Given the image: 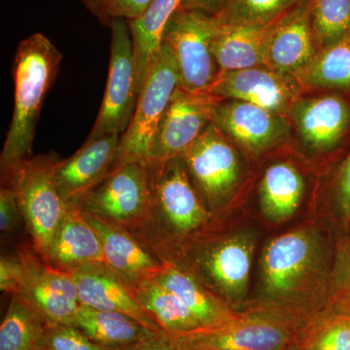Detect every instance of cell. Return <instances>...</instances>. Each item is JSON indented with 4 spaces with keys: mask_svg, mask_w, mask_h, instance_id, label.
Wrapping results in <instances>:
<instances>
[{
    "mask_svg": "<svg viewBox=\"0 0 350 350\" xmlns=\"http://www.w3.org/2000/svg\"><path fill=\"white\" fill-rule=\"evenodd\" d=\"M150 207L135 234L163 264L174 262L182 248L213 221L186 169L182 157L149 162Z\"/></svg>",
    "mask_w": 350,
    "mask_h": 350,
    "instance_id": "obj_1",
    "label": "cell"
},
{
    "mask_svg": "<svg viewBox=\"0 0 350 350\" xmlns=\"http://www.w3.org/2000/svg\"><path fill=\"white\" fill-rule=\"evenodd\" d=\"M63 55L47 36L21 41L13 61L14 111L1 155L2 172L32 155L41 108L59 75Z\"/></svg>",
    "mask_w": 350,
    "mask_h": 350,
    "instance_id": "obj_2",
    "label": "cell"
},
{
    "mask_svg": "<svg viewBox=\"0 0 350 350\" xmlns=\"http://www.w3.org/2000/svg\"><path fill=\"white\" fill-rule=\"evenodd\" d=\"M211 224L182 248L174 264L234 308L247 293L255 239L250 232L217 236Z\"/></svg>",
    "mask_w": 350,
    "mask_h": 350,
    "instance_id": "obj_3",
    "label": "cell"
},
{
    "mask_svg": "<svg viewBox=\"0 0 350 350\" xmlns=\"http://www.w3.org/2000/svg\"><path fill=\"white\" fill-rule=\"evenodd\" d=\"M61 159L56 152L31 156L1 174L2 185L15 193L31 245L42 258L66 211L55 183Z\"/></svg>",
    "mask_w": 350,
    "mask_h": 350,
    "instance_id": "obj_4",
    "label": "cell"
},
{
    "mask_svg": "<svg viewBox=\"0 0 350 350\" xmlns=\"http://www.w3.org/2000/svg\"><path fill=\"white\" fill-rule=\"evenodd\" d=\"M261 266L262 291L276 303L295 300L317 278L324 282L328 273L324 244L308 230L271 239L262 252Z\"/></svg>",
    "mask_w": 350,
    "mask_h": 350,
    "instance_id": "obj_5",
    "label": "cell"
},
{
    "mask_svg": "<svg viewBox=\"0 0 350 350\" xmlns=\"http://www.w3.org/2000/svg\"><path fill=\"white\" fill-rule=\"evenodd\" d=\"M179 84V71L174 52L163 42L145 75L130 126L120 140L113 169L129 162L148 163L157 126Z\"/></svg>",
    "mask_w": 350,
    "mask_h": 350,
    "instance_id": "obj_6",
    "label": "cell"
},
{
    "mask_svg": "<svg viewBox=\"0 0 350 350\" xmlns=\"http://www.w3.org/2000/svg\"><path fill=\"white\" fill-rule=\"evenodd\" d=\"M217 25L216 16L178 8L165 27L163 42L174 52L185 91L208 93L220 75L211 48Z\"/></svg>",
    "mask_w": 350,
    "mask_h": 350,
    "instance_id": "obj_7",
    "label": "cell"
},
{
    "mask_svg": "<svg viewBox=\"0 0 350 350\" xmlns=\"http://www.w3.org/2000/svg\"><path fill=\"white\" fill-rule=\"evenodd\" d=\"M76 207L137 234L144 228L150 207L148 163L129 162L114 167Z\"/></svg>",
    "mask_w": 350,
    "mask_h": 350,
    "instance_id": "obj_8",
    "label": "cell"
},
{
    "mask_svg": "<svg viewBox=\"0 0 350 350\" xmlns=\"http://www.w3.org/2000/svg\"><path fill=\"white\" fill-rule=\"evenodd\" d=\"M109 69L100 111L88 140L108 135H123L137 107L138 87L130 27L126 21L110 25Z\"/></svg>",
    "mask_w": 350,
    "mask_h": 350,
    "instance_id": "obj_9",
    "label": "cell"
},
{
    "mask_svg": "<svg viewBox=\"0 0 350 350\" xmlns=\"http://www.w3.org/2000/svg\"><path fill=\"white\" fill-rule=\"evenodd\" d=\"M181 157L200 199L214 215L231 199L239 180L241 167L231 140L213 123Z\"/></svg>",
    "mask_w": 350,
    "mask_h": 350,
    "instance_id": "obj_10",
    "label": "cell"
},
{
    "mask_svg": "<svg viewBox=\"0 0 350 350\" xmlns=\"http://www.w3.org/2000/svg\"><path fill=\"white\" fill-rule=\"evenodd\" d=\"M174 336L181 350H290L294 330L284 317L247 313L213 328Z\"/></svg>",
    "mask_w": 350,
    "mask_h": 350,
    "instance_id": "obj_11",
    "label": "cell"
},
{
    "mask_svg": "<svg viewBox=\"0 0 350 350\" xmlns=\"http://www.w3.org/2000/svg\"><path fill=\"white\" fill-rule=\"evenodd\" d=\"M221 98L208 93H191L179 87L157 126L149 162H163L182 156L213 124Z\"/></svg>",
    "mask_w": 350,
    "mask_h": 350,
    "instance_id": "obj_12",
    "label": "cell"
},
{
    "mask_svg": "<svg viewBox=\"0 0 350 350\" xmlns=\"http://www.w3.org/2000/svg\"><path fill=\"white\" fill-rule=\"evenodd\" d=\"M287 117L310 150L334 151L350 135V98L338 93L300 96Z\"/></svg>",
    "mask_w": 350,
    "mask_h": 350,
    "instance_id": "obj_13",
    "label": "cell"
},
{
    "mask_svg": "<svg viewBox=\"0 0 350 350\" xmlns=\"http://www.w3.org/2000/svg\"><path fill=\"white\" fill-rule=\"evenodd\" d=\"M213 123L230 140L253 154L284 144L291 133V123L285 115L236 100L221 98L214 108Z\"/></svg>",
    "mask_w": 350,
    "mask_h": 350,
    "instance_id": "obj_14",
    "label": "cell"
},
{
    "mask_svg": "<svg viewBox=\"0 0 350 350\" xmlns=\"http://www.w3.org/2000/svg\"><path fill=\"white\" fill-rule=\"evenodd\" d=\"M301 87L294 76L262 66L220 72L208 94L224 100L245 101L287 116L300 96Z\"/></svg>",
    "mask_w": 350,
    "mask_h": 350,
    "instance_id": "obj_15",
    "label": "cell"
},
{
    "mask_svg": "<svg viewBox=\"0 0 350 350\" xmlns=\"http://www.w3.org/2000/svg\"><path fill=\"white\" fill-rule=\"evenodd\" d=\"M121 135L86 140L79 150L61 159L55 170V183L66 207L77 206L113 170Z\"/></svg>",
    "mask_w": 350,
    "mask_h": 350,
    "instance_id": "obj_16",
    "label": "cell"
},
{
    "mask_svg": "<svg viewBox=\"0 0 350 350\" xmlns=\"http://www.w3.org/2000/svg\"><path fill=\"white\" fill-rule=\"evenodd\" d=\"M83 214L100 236L105 264L131 293L142 283L154 280L165 268V264L152 254L133 232Z\"/></svg>",
    "mask_w": 350,
    "mask_h": 350,
    "instance_id": "obj_17",
    "label": "cell"
},
{
    "mask_svg": "<svg viewBox=\"0 0 350 350\" xmlns=\"http://www.w3.org/2000/svg\"><path fill=\"white\" fill-rule=\"evenodd\" d=\"M319 52L310 23V0L273 24L267 39V68L296 76Z\"/></svg>",
    "mask_w": 350,
    "mask_h": 350,
    "instance_id": "obj_18",
    "label": "cell"
},
{
    "mask_svg": "<svg viewBox=\"0 0 350 350\" xmlns=\"http://www.w3.org/2000/svg\"><path fill=\"white\" fill-rule=\"evenodd\" d=\"M77 285L81 305L129 315L154 332L162 327L140 305L135 295L105 262H94L70 273Z\"/></svg>",
    "mask_w": 350,
    "mask_h": 350,
    "instance_id": "obj_19",
    "label": "cell"
},
{
    "mask_svg": "<svg viewBox=\"0 0 350 350\" xmlns=\"http://www.w3.org/2000/svg\"><path fill=\"white\" fill-rule=\"evenodd\" d=\"M42 259L50 266L69 273L87 265L105 262L100 236L78 207H66Z\"/></svg>",
    "mask_w": 350,
    "mask_h": 350,
    "instance_id": "obj_20",
    "label": "cell"
},
{
    "mask_svg": "<svg viewBox=\"0 0 350 350\" xmlns=\"http://www.w3.org/2000/svg\"><path fill=\"white\" fill-rule=\"evenodd\" d=\"M273 24L236 25L218 21L211 48L221 72L265 66V48Z\"/></svg>",
    "mask_w": 350,
    "mask_h": 350,
    "instance_id": "obj_21",
    "label": "cell"
},
{
    "mask_svg": "<svg viewBox=\"0 0 350 350\" xmlns=\"http://www.w3.org/2000/svg\"><path fill=\"white\" fill-rule=\"evenodd\" d=\"M154 280L187 306L199 320L202 328L222 325L239 314L229 304L174 262L165 264Z\"/></svg>",
    "mask_w": 350,
    "mask_h": 350,
    "instance_id": "obj_22",
    "label": "cell"
},
{
    "mask_svg": "<svg viewBox=\"0 0 350 350\" xmlns=\"http://www.w3.org/2000/svg\"><path fill=\"white\" fill-rule=\"evenodd\" d=\"M73 325L103 347L123 350L160 332L147 328L137 320L116 312L80 305Z\"/></svg>",
    "mask_w": 350,
    "mask_h": 350,
    "instance_id": "obj_23",
    "label": "cell"
},
{
    "mask_svg": "<svg viewBox=\"0 0 350 350\" xmlns=\"http://www.w3.org/2000/svg\"><path fill=\"white\" fill-rule=\"evenodd\" d=\"M180 3L181 0H152L139 17L128 22L133 39L138 94L154 57L162 47L165 27Z\"/></svg>",
    "mask_w": 350,
    "mask_h": 350,
    "instance_id": "obj_24",
    "label": "cell"
},
{
    "mask_svg": "<svg viewBox=\"0 0 350 350\" xmlns=\"http://www.w3.org/2000/svg\"><path fill=\"white\" fill-rule=\"evenodd\" d=\"M305 192V181L298 170L288 163H278L265 172L260 186L262 213L271 222L282 223L298 211Z\"/></svg>",
    "mask_w": 350,
    "mask_h": 350,
    "instance_id": "obj_25",
    "label": "cell"
},
{
    "mask_svg": "<svg viewBox=\"0 0 350 350\" xmlns=\"http://www.w3.org/2000/svg\"><path fill=\"white\" fill-rule=\"evenodd\" d=\"M133 294L167 333L179 335L202 329L187 306L155 280L142 283Z\"/></svg>",
    "mask_w": 350,
    "mask_h": 350,
    "instance_id": "obj_26",
    "label": "cell"
},
{
    "mask_svg": "<svg viewBox=\"0 0 350 350\" xmlns=\"http://www.w3.org/2000/svg\"><path fill=\"white\" fill-rule=\"evenodd\" d=\"M295 77L301 86L350 93V36L319 51Z\"/></svg>",
    "mask_w": 350,
    "mask_h": 350,
    "instance_id": "obj_27",
    "label": "cell"
},
{
    "mask_svg": "<svg viewBox=\"0 0 350 350\" xmlns=\"http://www.w3.org/2000/svg\"><path fill=\"white\" fill-rule=\"evenodd\" d=\"M25 275L19 295L46 320L48 324H72L81 304L57 293L18 251Z\"/></svg>",
    "mask_w": 350,
    "mask_h": 350,
    "instance_id": "obj_28",
    "label": "cell"
},
{
    "mask_svg": "<svg viewBox=\"0 0 350 350\" xmlns=\"http://www.w3.org/2000/svg\"><path fill=\"white\" fill-rule=\"evenodd\" d=\"M47 324L24 297L12 295L0 326V350H36Z\"/></svg>",
    "mask_w": 350,
    "mask_h": 350,
    "instance_id": "obj_29",
    "label": "cell"
},
{
    "mask_svg": "<svg viewBox=\"0 0 350 350\" xmlns=\"http://www.w3.org/2000/svg\"><path fill=\"white\" fill-rule=\"evenodd\" d=\"M300 350H350V308L335 303L306 331Z\"/></svg>",
    "mask_w": 350,
    "mask_h": 350,
    "instance_id": "obj_30",
    "label": "cell"
},
{
    "mask_svg": "<svg viewBox=\"0 0 350 350\" xmlns=\"http://www.w3.org/2000/svg\"><path fill=\"white\" fill-rule=\"evenodd\" d=\"M305 0H228L216 17L226 25H268L292 12Z\"/></svg>",
    "mask_w": 350,
    "mask_h": 350,
    "instance_id": "obj_31",
    "label": "cell"
},
{
    "mask_svg": "<svg viewBox=\"0 0 350 350\" xmlns=\"http://www.w3.org/2000/svg\"><path fill=\"white\" fill-rule=\"evenodd\" d=\"M310 6L319 51L350 36V0H310Z\"/></svg>",
    "mask_w": 350,
    "mask_h": 350,
    "instance_id": "obj_32",
    "label": "cell"
},
{
    "mask_svg": "<svg viewBox=\"0 0 350 350\" xmlns=\"http://www.w3.org/2000/svg\"><path fill=\"white\" fill-rule=\"evenodd\" d=\"M36 350H118L96 344L72 324H47Z\"/></svg>",
    "mask_w": 350,
    "mask_h": 350,
    "instance_id": "obj_33",
    "label": "cell"
},
{
    "mask_svg": "<svg viewBox=\"0 0 350 350\" xmlns=\"http://www.w3.org/2000/svg\"><path fill=\"white\" fill-rule=\"evenodd\" d=\"M100 24L110 27L115 21L130 22L144 12L152 0H80Z\"/></svg>",
    "mask_w": 350,
    "mask_h": 350,
    "instance_id": "obj_34",
    "label": "cell"
},
{
    "mask_svg": "<svg viewBox=\"0 0 350 350\" xmlns=\"http://www.w3.org/2000/svg\"><path fill=\"white\" fill-rule=\"evenodd\" d=\"M332 282L336 303L350 306V229L338 244L332 269Z\"/></svg>",
    "mask_w": 350,
    "mask_h": 350,
    "instance_id": "obj_35",
    "label": "cell"
},
{
    "mask_svg": "<svg viewBox=\"0 0 350 350\" xmlns=\"http://www.w3.org/2000/svg\"><path fill=\"white\" fill-rule=\"evenodd\" d=\"M333 193L338 222L347 232L350 229V150L338 170Z\"/></svg>",
    "mask_w": 350,
    "mask_h": 350,
    "instance_id": "obj_36",
    "label": "cell"
},
{
    "mask_svg": "<svg viewBox=\"0 0 350 350\" xmlns=\"http://www.w3.org/2000/svg\"><path fill=\"white\" fill-rule=\"evenodd\" d=\"M25 225L17 198L12 189L2 185L0 189V231L3 234H14Z\"/></svg>",
    "mask_w": 350,
    "mask_h": 350,
    "instance_id": "obj_37",
    "label": "cell"
},
{
    "mask_svg": "<svg viewBox=\"0 0 350 350\" xmlns=\"http://www.w3.org/2000/svg\"><path fill=\"white\" fill-rule=\"evenodd\" d=\"M22 260L17 256L1 257L0 260V289L12 296L19 294L24 280Z\"/></svg>",
    "mask_w": 350,
    "mask_h": 350,
    "instance_id": "obj_38",
    "label": "cell"
},
{
    "mask_svg": "<svg viewBox=\"0 0 350 350\" xmlns=\"http://www.w3.org/2000/svg\"><path fill=\"white\" fill-rule=\"evenodd\" d=\"M123 350H181L172 334L163 331Z\"/></svg>",
    "mask_w": 350,
    "mask_h": 350,
    "instance_id": "obj_39",
    "label": "cell"
},
{
    "mask_svg": "<svg viewBox=\"0 0 350 350\" xmlns=\"http://www.w3.org/2000/svg\"><path fill=\"white\" fill-rule=\"evenodd\" d=\"M227 1L228 0H181L179 8L217 16L224 8Z\"/></svg>",
    "mask_w": 350,
    "mask_h": 350,
    "instance_id": "obj_40",
    "label": "cell"
}]
</instances>
